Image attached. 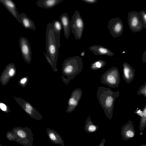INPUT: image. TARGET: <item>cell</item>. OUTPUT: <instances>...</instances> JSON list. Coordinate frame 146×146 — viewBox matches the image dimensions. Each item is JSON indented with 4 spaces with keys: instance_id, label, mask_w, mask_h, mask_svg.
I'll return each instance as SVG.
<instances>
[{
    "instance_id": "cell-1",
    "label": "cell",
    "mask_w": 146,
    "mask_h": 146,
    "mask_svg": "<svg viewBox=\"0 0 146 146\" xmlns=\"http://www.w3.org/2000/svg\"><path fill=\"white\" fill-rule=\"evenodd\" d=\"M119 91H113L110 88L104 86L98 88L97 97L105 115L110 120L112 118L115 101L119 96Z\"/></svg>"
},
{
    "instance_id": "cell-2",
    "label": "cell",
    "mask_w": 146,
    "mask_h": 146,
    "mask_svg": "<svg viewBox=\"0 0 146 146\" xmlns=\"http://www.w3.org/2000/svg\"><path fill=\"white\" fill-rule=\"evenodd\" d=\"M82 58L78 56H75L67 58L63 62L62 71L63 75L61 78H66L62 80L63 82L68 84L70 81L82 70L83 68Z\"/></svg>"
},
{
    "instance_id": "cell-3",
    "label": "cell",
    "mask_w": 146,
    "mask_h": 146,
    "mask_svg": "<svg viewBox=\"0 0 146 146\" xmlns=\"http://www.w3.org/2000/svg\"><path fill=\"white\" fill-rule=\"evenodd\" d=\"M46 54L56 67L57 62L59 54L55 39L52 23L49 22L47 25L45 33Z\"/></svg>"
},
{
    "instance_id": "cell-4",
    "label": "cell",
    "mask_w": 146,
    "mask_h": 146,
    "mask_svg": "<svg viewBox=\"0 0 146 146\" xmlns=\"http://www.w3.org/2000/svg\"><path fill=\"white\" fill-rule=\"evenodd\" d=\"M121 80L117 68L113 66L108 70L101 76V83L111 88H118Z\"/></svg>"
},
{
    "instance_id": "cell-5",
    "label": "cell",
    "mask_w": 146,
    "mask_h": 146,
    "mask_svg": "<svg viewBox=\"0 0 146 146\" xmlns=\"http://www.w3.org/2000/svg\"><path fill=\"white\" fill-rule=\"evenodd\" d=\"M12 131L15 133L18 138L16 142L25 146H32L34 140L31 130L27 127L13 128Z\"/></svg>"
},
{
    "instance_id": "cell-6",
    "label": "cell",
    "mask_w": 146,
    "mask_h": 146,
    "mask_svg": "<svg viewBox=\"0 0 146 146\" xmlns=\"http://www.w3.org/2000/svg\"><path fill=\"white\" fill-rule=\"evenodd\" d=\"M84 28V24L79 12L76 10L74 13L70 21V29L76 40L82 38Z\"/></svg>"
},
{
    "instance_id": "cell-7",
    "label": "cell",
    "mask_w": 146,
    "mask_h": 146,
    "mask_svg": "<svg viewBox=\"0 0 146 146\" xmlns=\"http://www.w3.org/2000/svg\"><path fill=\"white\" fill-rule=\"evenodd\" d=\"M107 27L110 34L113 38L119 36L123 33V23L118 17L113 18L110 20Z\"/></svg>"
},
{
    "instance_id": "cell-8",
    "label": "cell",
    "mask_w": 146,
    "mask_h": 146,
    "mask_svg": "<svg viewBox=\"0 0 146 146\" xmlns=\"http://www.w3.org/2000/svg\"><path fill=\"white\" fill-rule=\"evenodd\" d=\"M138 12L132 11L127 13V22L129 28L133 33L141 31L143 28L138 16Z\"/></svg>"
},
{
    "instance_id": "cell-9",
    "label": "cell",
    "mask_w": 146,
    "mask_h": 146,
    "mask_svg": "<svg viewBox=\"0 0 146 146\" xmlns=\"http://www.w3.org/2000/svg\"><path fill=\"white\" fill-rule=\"evenodd\" d=\"M82 93V90L80 88H76L72 92L71 96L68 100L66 112L70 113L75 110L78 104Z\"/></svg>"
},
{
    "instance_id": "cell-10",
    "label": "cell",
    "mask_w": 146,
    "mask_h": 146,
    "mask_svg": "<svg viewBox=\"0 0 146 146\" xmlns=\"http://www.w3.org/2000/svg\"><path fill=\"white\" fill-rule=\"evenodd\" d=\"M19 47L23 58L28 64L31 60L32 51L31 46L27 39L21 37L19 39Z\"/></svg>"
},
{
    "instance_id": "cell-11",
    "label": "cell",
    "mask_w": 146,
    "mask_h": 146,
    "mask_svg": "<svg viewBox=\"0 0 146 146\" xmlns=\"http://www.w3.org/2000/svg\"><path fill=\"white\" fill-rule=\"evenodd\" d=\"M121 134L123 140H127L134 137L135 131L132 121L129 120L127 123L123 125Z\"/></svg>"
},
{
    "instance_id": "cell-12",
    "label": "cell",
    "mask_w": 146,
    "mask_h": 146,
    "mask_svg": "<svg viewBox=\"0 0 146 146\" xmlns=\"http://www.w3.org/2000/svg\"><path fill=\"white\" fill-rule=\"evenodd\" d=\"M123 77L127 84L131 83L135 76V71L133 67L128 63L124 62L123 64Z\"/></svg>"
},
{
    "instance_id": "cell-13",
    "label": "cell",
    "mask_w": 146,
    "mask_h": 146,
    "mask_svg": "<svg viewBox=\"0 0 146 146\" xmlns=\"http://www.w3.org/2000/svg\"><path fill=\"white\" fill-rule=\"evenodd\" d=\"M0 3L3 4L17 21L21 23L19 14L17 9L16 5L14 2L11 0H0Z\"/></svg>"
},
{
    "instance_id": "cell-14",
    "label": "cell",
    "mask_w": 146,
    "mask_h": 146,
    "mask_svg": "<svg viewBox=\"0 0 146 146\" xmlns=\"http://www.w3.org/2000/svg\"><path fill=\"white\" fill-rule=\"evenodd\" d=\"M60 19L63 29L64 36L68 39L71 32L70 18L68 14L64 13L60 16Z\"/></svg>"
},
{
    "instance_id": "cell-15",
    "label": "cell",
    "mask_w": 146,
    "mask_h": 146,
    "mask_svg": "<svg viewBox=\"0 0 146 146\" xmlns=\"http://www.w3.org/2000/svg\"><path fill=\"white\" fill-rule=\"evenodd\" d=\"M89 49L96 55H106L111 57L115 54L107 48L101 45H93L89 47Z\"/></svg>"
},
{
    "instance_id": "cell-16",
    "label": "cell",
    "mask_w": 146,
    "mask_h": 146,
    "mask_svg": "<svg viewBox=\"0 0 146 146\" xmlns=\"http://www.w3.org/2000/svg\"><path fill=\"white\" fill-rule=\"evenodd\" d=\"M46 131L50 140L55 144H59L62 146H65L64 142L59 133L56 131L47 128Z\"/></svg>"
},
{
    "instance_id": "cell-17",
    "label": "cell",
    "mask_w": 146,
    "mask_h": 146,
    "mask_svg": "<svg viewBox=\"0 0 146 146\" xmlns=\"http://www.w3.org/2000/svg\"><path fill=\"white\" fill-rule=\"evenodd\" d=\"M52 24L56 46L59 48L60 47V33L62 29V27L60 21L58 20H54Z\"/></svg>"
},
{
    "instance_id": "cell-18",
    "label": "cell",
    "mask_w": 146,
    "mask_h": 146,
    "mask_svg": "<svg viewBox=\"0 0 146 146\" xmlns=\"http://www.w3.org/2000/svg\"><path fill=\"white\" fill-rule=\"evenodd\" d=\"M19 19L21 23L24 28L35 31L36 27L33 21L30 19L24 13L19 14Z\"/></svg>"
},
{
    "instance_id": "cell-19",
    "label": "cell",
    "mask_w": 146,
    "mask_h": 146,
    "mask_svg": "<svg viewBox=\"0 0 146 146\" xmlns=\"http://www.w3.org/2000/svg\"><path fill=\"white\" fill-rule=\"evenodd\" d=\"M63 0H38L36 2L37 6L45 9L53 8Z\"/></svg>"
},
{
    "instance_id": "cell-20",
    "label": "cell",
    "mask_w": 146,
    "mask_h": 146,
    "mask_svg": "<svg viewBox=\"0 0 146 146\" xmlns=\"http://www.w3.org/2000/svg\"><path fill=\"white\" fill-rule=\"evenodd\" d=\"M99 126L95 125L92 121L90 116L89 115L85 122L84 128V130L87 133H91L96 132L98 129Z\"/></svg>"
},
{
    "instance_id": "cell-21",
    "label": "cell",
    "mask_w": 146,
    "mask_h": 146,
    "mask_svg": "<svg viewBox=\"0 0 146 146\" xmlns=\"http://www.w3.org/2000/svg\"><path fill=\"white\" fill-rule=\"evenodd\" d=\"M106 64L104 60H98L94 61L91 64L90 68L93 70H98L104 67Z\"/></svg>"
},
{
    "instance_id": "cell-22",
    "label": "cell",
    "mask_w": 146,
    "mask_h": 146,
    "mask_svg": "<svg viewBox=\"0 0 146 146\" xmlns=\"http://www.w3.org/2000/svg\"><path fill=\"white\" fill-rule=\"evenodd\" d=\"M138 16L143 28L146 29V12L144 10L138 12Z\"/></svg>"
},
{
    "instance_id": "cell-23",
    "label": "cell",
    "mask_w": 146,
    "mask_h": 146,
    "mask_svg": "<svg viewBox=\"0 0 146 146\" xmlns=\"http://www.w3.org/2000/svg\"><path fill=\"white\" fill-rule=\"evenodd\" d=\"M6 137L10 141H15L16 142L17 139V136L15 133L13 131H9L6 134Z\"/></svg>"
},
{
    "instance_id": "cell-24",
    "label": "cell",
    "mask_w": 146,
    "mask_h": 146,
    "mask_svg": "<svg viewBox=\"0 0 146 146\" xmlns=\"http://www.w3.org/2000/svg\"><path fill=\"white\" fill-rule=\"evenodd\" d=\"M146 126V115H143L140 117L139 129L142 132Z\"/></svg>"
},
{
    "instance_id": "cell-25",
    "label": "cell",
    "mask_w": 146,
    "mask_h": 146,
    "mask_svg": "<svg viewBox=\"0 0 146 146\" xmlns=\"http://www.w3.org/2000/svg\"><path fill=\"white\" fill-rule=\"evenodd\" d=\"M137 95H143L146 98V83L141 86L137 92Z\"/></svg>"
},
{
    "instance_id": "cell-26",
    "label": "cell",
    "mask_w": 146,
    "mask_h": 146,
    "mask_svg": "<svg viewBox=\"0 0 146 146\" xmlns=\"http://www.w3.org/2000/svg\"><path fill=\"white\" fill-rule=\"evenodd\" d=\"M45 58H46L48 62L51 66L52 70L54 72H56L58 71V70L56 67H55L53 63L52 62L50 59L47 56L46 54L43 52Z\"/></svg>"
},
{
    "instance_id": "cell-27",
    "label": "cell",
    "mask_w": 146,
    "mask_h": 146,
    "mask_svg": "<svg viewBox=\"0 0 146 146\" xmlns=\"http://www.w3.org/2000/svg\"><path fill=\"white\" fill-rule=\"evenodd\" d=\"M134 113H136L140 117L143 116V113L142 110L139 108H137L134 112Z\"/></svg>"
},
{
    "instance_id": "cell-28",
    "label": "cell",
    "mask_w": 146,
    "mask_h": 146,
    "mask_svg": "<svg viewBox=\"0 0 146 146\" xmlns=\"http://www.w3.org/2000/svg\"><path fill=\"white\" fill-rule=\"evenodd\" d=\"M82 1L88 4H94L97 3V0H82Z\"/></svg>"
},
{
    "instance_id": "cell-29",
    "label": "cell",
    "mask_w": 146,
    "mask_h": 146,
    "mask_svg": "<svg viewBox=\"0 0 146 146\" xmlns=\"http://www.w3.org/2000/svg\"><path fill=\"white\" fill-rule=\"evenodd\" d=\"M142 62L143 63H145L146 62V50H145L142 56Z\"/></svg>"
},
{
    "instance_id": "cell-30",
    "label": "cell",
    "mask_w": 146,
    "mask_h": 146,
    "mask_svg": "<svg viewBox=\"0 0 146 146\" xmlns=\"http://www.w3.org/2000/svg\"><path fill=\"white\" fill-rule=\"evenodd\" d=\"M0 108L3 111H5L6 110V106L3 104H0Z\"/></svg>"
},
{
    "instance_id": "cell-31",
    "label": "cell",
    "mask_w": 146,
    "mask_h": 146,
    "mask_svg": "<svg viewBox=\"0 0 146 146\" xmlns=\"http://www.w3.org/2000/svg\"><path fill=\"white\" fill-rule=\"evenodd\" d=\"M15 73V70H14L13 68L9 70V75L10 76H13Z\"/></svg>"
},
{
    "instance_id": "cell-32",
    "label": "cell",
    "mask_w": 146,
    "mask_h": 146,
    "mask_svg": "<svg viewBox=\"0 0 146 146\" xmlns=\"http://www.w3.org/2000/svg\"><path fill=\"white\" fill-rule=\"evenodd\" d=\"M106 140L104 138L102 139L100 144L98 146H104Z\"/></svg>"
},
{
    "instance_id": "cell-33",
    "label": "cell",
    "mask_w": 146,
    "mask_h": 146,
    "mask_svg": "<svg viewBox=\"0 0 146 146\" xmlns=\"http://www.w3.org/2000/svg\"><path fill=\"white\" fill-rule=\"evenodd\" d=\"M27 78H24L22 79L20 81L21 83L22 84H24L27 82Z\"/></svg>"
},
{
    "instance_id": "cell-34",
    "label": "cell",
    "mask_w": 146,
    "mask_h": 146,
    "mask_svg": "<svg viewBox=\"0 0 146 146\" xmlns=\"http://www.w3.org/2000/svg\"><path fill=\"white\" fill-rule=\"evenodd\" d=\"M85 52L84 51L82 52L80 54V56H84L85 55Z\"/></svg>"
},
{
    "instance_id": "cell-35",
    "label": "cell",
    "mask_w": 146,
    "mask_h": 146,
    "mask_svg": "<svg viewBox=\"0 0 146 146\" xmlns=\"http://www.w3.org/2000/svg\"><path fill=\"white\" fill-rule=\"evenodd\" d=\"M140 146H146V144H142L141 145H140Z\"/></svg>"
},
{
    "instance_id": "cell-36",
    "label": "cell",
    "mask_w": 146,
    "mask_h": 146,
    "mask_svg": "<svg viewBox=\"0 0 146 146\" xmlns=\"http://www.w3.org/2000/svg\"><path fill=\"white\" fill-rule=\"evenodd\" d=\"M0 146H3L1 144H0Z\"/></svg>"
},
{
    "instance_id": "cell-37",
    "label": "cell",
    "mask_w": 146,
    "mask_h": 146,
    "mask_svg": "<svg viewBox=\"0 0 146 146\" xmlns=\"http://www.w3.org/2000/svg\"><path fill=\"white\" fill-rule=\"evenodd\" d=\"M1 41V40H0V42Z\"/></svg>"
}]
</instances>
